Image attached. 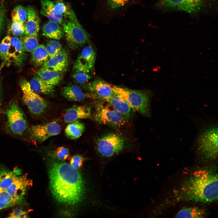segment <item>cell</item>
<instances>
[{
	"mask_svg": "<svg viewBox=\"0 0 218 218\" xmlns=\"http://www.w3.org/2000/svg\"><path fill=\"white\" fill-rule=\"evenodd\" d=\"M51 191L58 202L74 205L80 203L85 193L84 182L80 173L70 164L54 161L49 167Z\"/></svg>",
	"mask_w": 218,
	"mask_h": 218,
	"instance_id": "1",
	"label": "cell"
},
{
	"mask_svg": "<svg viewBox=\"0 0 218 218\" xmlns=\"http://www.w3.org/2000/svg\"><path fill=\"white\" fill-rule=\"evenodd\" d=\"M218 175L207 170L195 171L178 191L179 201L209 203L218 199Z\"/></svg>",
	"mask_w": 218,
	"mask_h": 218,
	"instance_id": "2",
	"label": "cell"
},
{
	"mask_svg": "<svg viewBox=\"0 0 218 218\" xmlns=\"http://www.w3.org/2000/svg\"><path fill=\"white\" fill-rule=\"evenodd\" d=\"M193 119L197 131L193 143L196 152L206 160H216L218 151L217 121L206 115Z\"/></svg>",
	"mask_w": 218,
	"mask_h": 218,
	"instance_id": "3",
	"label": "cell"
},
{
	"mask_svg": "<svg viewBox=\"0 0 218 218\" xmlns=\"http://www.w3.org/2000/svg\"><path fill=\"white\" fill-rule=\"evenodd\" d=\"M115 94L126 101L134 111L148 117L150 116V94L145 91L112 85Z\"/></svg>",
	"mask_w": 218,
	"mask_h": 218,
	"instance_id": "4",
	"label": "cell"
},
{
	"mask_svg": "<svg viewBox=\"0 0 218 218\" xmlns=\"http://www.w3.org/2000/svg\"><path fill=\"white\" fill-rule=\"evenodd\" d=\"M127 141L122 134L116 133L106 134L98 138L96 148L99 155L108 159L122 152L126 148Z\"/></svg>",
	"mask_w": 218,
	"mask_h": 218,
	"instance_id": "5",
	"label": "cell"
},
{
	"mask_svg": "<svg viewBox=\"0 0 218 218\" xmlns=\"http://www.w3.org/2000/svg\"><path fill=\"white\" fill-rule=\"evenodd\" d=\"M68 18L63 24L66 40L71 48L77 49L89 41V35L79 23L72 9Z\"/></svg>",
	"mask_w": 218,
	"mask_h": 218,
	"instance_id": "6",
	"label": "cell"
},
{
	"mask_svg": "<svg viewBox=\"0 0 218 218\" xmlns=\"http://www.w3.org/2000/svg\"><path fill=\"white\" fill-rule=\"evenodd\" d=\"M93 117L95 121L100 124L115 127L123 126L128 121V118L107 102L97 104Z\"/></svg>",
	"mask_w": 218,
	"mask_h": 218,
	"instance_id": "7",
	"label": "cell"
},
{
	"mask_svg": "<svg viewBox=\"0 0 218 218\" xmlns=\"http://www.w3.org/2000/svg\"><path fill=\"white\" fill-rule=\"evenodd\" d=\"M6 114L8 121L6 128L10 133L15 135H22L28 130V123L25 116L16 101L11 102Z\"/></svg>",
	"mask_w": 218,
	"mask_h": 218,
	"instance_id": "8",
	"label": "cell"
},
{
	"mask_svg": "<svg viewBox=\"0 0 218 218\" xmlns=\"http://www.w3.org/2000/svg\"><path fill=\"white\" fill-rule=\"evenodd\" d=\"M20 86L22 93L23 101L30 112L37 116L44 113L48 106V102L31 90L27 80H21Z\"/></svg>",
	"mask_w": 218,
	"mask_h": 218,
	"instance_id": "9",
	"label": "cell"
},
{
	"mask_svg": "<svg viewBox=\"0 0 218 218\" xmlns=\"http://www.w3.org/2000/svg\"><path fill=\"white\" fill-rule=\"evenodd\" d=\"M205 0H160L157 7L193 14L199 12Z\"/></svg>",
	"mask_w": 218,
	"mask_h": 218,
	"instance_id": "10",
	"label": "cell"
},
{
	"mask_svg": "<svg viewBox=\"0 0 218 218\" xmlns=\"http://www.w3.org/2000/svg\"><path fill=\"white\" fill-rule=\"evenodd\" d=\"M61 129L58 123L52 121L31 126L28 130L32 138L36 141L41 143L49 137L58 134Z\"/></svg>",
	"mask_w": 218,
	"mask_h": 218,
	"instance_id": "11",
	"label": "cell"
},
{
	"mask_svg": "<svg viewBox=\"0 0 218 218\" xmlns=\"http://www.w3.org/2000/svg\"><path fill=\"white\" fill-rule=\"evenodd\" d=\"M131 4L129 0H103L104 19H111L123 15Z\"/></svg>",
	"mask_w": 218,
	"mask_h": 218,
	"instance_id": "12",
	"label": "cell"
},
{
	"mask_svg": "<svg viewBox=\"0 0 218 218\" xmlns=\"http://www.w3.org/2000/svg\"><path fill=\"white\" fill-rule=\"evenodd\" d=\"M85 88L91 93L93 97L106 101L115 94L112 85L103 80L97 79L86 83Z\"/></svg>",
	"mask_w": 218,
	"mask_h": 218,
	"instance_id": "13",
	"label": "cell"
},
{
	"mask_svg": "<svg viewBox=\"0 0 218 218\" xmlns=\"http://www.w3.org/2000/svg\"><path fill=\"white\" fill-rule=\"evenodd\" d=\"M69 61L67 51L64 49L54 56L49 58L41 68L54 71L62 72L67 68Z\"/></svg>",
	"mask_w": 218,
	"mask_h": 218,
	"instance_id": "14",
	"label": "cell"
},
{
	"mask_svg": "<svg viewBox=\"0 0 218 218\" xmlns=\"http://www.w3.org/2000/svg\"><path fill=\"white\" fill-rule=\"evenodd\" d=\"M31 180L26 175L17 176L11 185L6 190L11 196L18 198H24L27 188L31 184Z\"/></svg>",
	"mask_w": 218,
	"mask_h": 218,
	"instance_id": "15",
	"label": "cell"
},
{
	"mask_svg": "<svg viewBox=\"0 0 218 218\" xmlns=\"http://www.w3.org/2000/svg\"><path fill=\"white\" fill-rule=\"evenodd\" d=\"M24 52L21 39L16 36L11 37L8 51V61L21 65L24 59Z\"/></svg>",
	"mask_w": 218,
	"mask_h": 218,
	"instance_id": "16",
	"label": "cell"
},
{
	"mask_svg": "<svg viewBox=\"0 0 218 218\" xmlns=\"http://www.w3.org/2000/svg\"><path fill=\"white\" fill-rule=\"evenodd\" d=\"M28 15L25 24V36H34L38 37L40 30V19L36 10L33 7L27 8Z\"/></svg>",
	"mask_w": 218,
	"mask_h": 218,
	"instance_id": "17",
	"label": "cell"
},
{
	"mask_svg": "<svg viewBox=\"0 0 218 218\" xmlns=\"http://www.w3.org/2000/svg\"><path fill=\"white\" fill-rule=\"evenodd\" d=\"M91 115V110L89 107L74 105L66 110L64 120L66 123H70L80 119L90 118Z\"/></svg>",
	"mask_w": 218,
	"mask_h": 218,
	"instance_id": "18",
	"label": "cell"
},
{
	"mask_svg": "<svg viewBox=\"0 0 218 218\" xmlns=\"http://www.w3.org/2000/svg\"><path fill=\"white\" fill-rule=\"evenodd\" d=\"M63 97L68 101L80 102L88 97H91V94L84 92L81 88L76 85H69L65 87L62 91Z\"/></svg>",
	"mask_w": 218,
	"mask_h": 218,
	"instance_id": "19",
	"label": "cell"
},
{
	"mask_svg": "<svg viewBox=\"0 0 218 218\" xmlns=\"http://www.w3.org/2000/svg\"><path fill=\"white\" fill-rule=\"evenodd\" d=\"M72 71L73 78L79 83H86L91 79V72L88 67L77 59L73 66Z\"/></svg>",
	"mask_w": 218,
	"mask_h": 218,
	"instance_id": "20",
	"label": "cell"
},
{
	"mask_svg": "<svg viewBox=\"0 0 218 218\" xmlns=\"http://www.w3.org/2000/svg\"><path fill=\"white\" fill-rule=\"evenodd\" d=\"M105 101L128 118L134 111L126 101L117 94Z\"/></svg>",
	"mask_w": 218,
	"mask_h": 218,
	"instance_id": "21",
	"label": "cell"
},
{
	"mask_svg": "<svg viewBox=\"0 0 218 218\" xmlns=\"http://www.w3.org/2000/svg\"><path fill=\"white\" fill-rule=\"evenodd\" d=\"M42 33L45 37L57 40L62 38L64 34L59 24L49 21L43 24Z\"/></svg>",
	"mask_w": 218,
	"mask_h": 218,
	"instance_id": "22",
	"label": "cell"
},
{
	"mask_svg": "<svg viewBox=\"0 0 218 218\" xmlns=\"http://www.w3.org/2000/svg\"><path fill=\"white\" fill-rule=\"evenodd\" d=\"M40 2L41 6L40 13L42 15L47 17L49 21L59 24H63L64 17L55 13L52 1L40 0Z\"/></svg>",
	"mask_w": 218,
	"mask_h": 218,
	"instance_id": "23",
	"label": "cell"
},
{
	"mask_svg": "<svg viewBox=\"0 0 218 218\" xmlns=\"http://www.w3.org/2000/svg\"><path fill=\"white\" fill-rule=\"evenodd\" d=\"M96 58V53L91 45L86 46L82 50L77 59L87 65L91 73H94Z\"/></svg>",
	"mask_w": 218,
	"mask_h": 218,
	"instance_id": "24",
	"label": "cell"
},
{
	"mask_svg": "<svg viewBox=\"0 0 218 218\" xmlns=\"http://www.w3.org/2000/svg\"><path fill=\"white\" fill-rule=\"evenodd\" d=\"M29 83L31 90L37 94H49L54 91V86L46 83L38 76L33 77Z\"/></svg>",
	"mask_w": 218,
	"mask_h": 218,
	"instance_id": "25",
	"label": "cell"
},
{
	"mask_svg": "<svg viewBox=\"0 0 218 218\" xmlns=\"http://www.w3.org/2000/svg\"><path fill=\"white\" fill-rule=\"evenodd\" d=\"M62 73L41 67L38 71L37 74L46 83L54 86L58 85L62 80L63 74Z\"/></svg>",
	"mask_w": 218,
	"mask_h": 218,
	"instance_id": "26",
	"label": "cell"
},
{
	"mask_svg": "<svg viewBox=\"0 0 218 218\" xmlns=\"http://www.w3.org/2000/svg\"><path fill=\"white\" fill-rule=\"evenodd\" d=\"M19 169L11 171L4 167H0V188L6 190L11 185L15 177L21 174Z\"/></svg>",
	"mask_w": 218,
	"mask_h": 218,
	"instance_id": "27",
	"label": "cell"
},
{
	"mask_svg": "<svg viewBox=\"0 0 218 218\" xmlns=\"http://www.w3.org/2000/svg\"><path fill=\"white\" fill-rule=\"evenodd\" d=\"M84 124L79 120L70 122L66 127L65 134L66 137L71 140H75L80 137L85 131Z\"/></svg>",
	"mask_w": 218,
	"mask_h": 218,
	"instance_id": "28",
	"label": "cell"
},
{
	"mask_svg": "<svg viewBox=\"0 0 218 218\" xmlns=\"http://www.w3.org/2000/svg\"><path fill=\"white\" fill-rule=\"evenodd\" d=\"M31 53V61L36 67L42 66L48 59L49 56L46 47L44 45H38Z\"/></svg>",
	"mask_w": 218,
	"mask_h": 218,
	"instance_id": "29",
	"label": "cell"
},
{
	"mask_svg": "<svg viewBox=\"0 0 218 218\" xmlns=\"http://www.w3.org/2000/svg\"><path fill=\"white\" fill-rule=\"evenodd\" d=\"M204 211L198 207H190L183 209L176 215V218H201L205 217Z\"/></svg>",
	"mask_w": 218,
	"mask_h": 218,
	"instance_id": "30",
	"label": "cell"
},
{
	"mask_svg": "<svg viewBox=\"0 0 218 218\" xmlns=\"http://www.w3.org/2000/svg\"><path fill=\"white\" fill-rule=\"evenodd\" d=\"M0 201L11 207L23 203L25 200L24 198H18L12 196L6 190L0 188Z\"/></svg>",
	"mask_w": 218,
	"mask_h": 218,
	"instance_id": "31",
	"label": "cell"
},
{
	"mask_svg": "<svg viewBox=\"0 0 218 218\" xmlns=\"http://www.w3.org/2000/svg\"><path fill=\"white\" fill-rule=\"evenodd\" d=\"M54 12L58 15H61L68 18L71 13L72 8L62 0L52 1Z\"/></svg>",
	"mask_w": 218,
	"mask_h": 218,
	"instance_id": "32",
	"label": "cell"
},
{
	"mask_svg": "<svg viewBox=\"0 0 218 218\" xmlns=\"http://www.w3.org/2000/svg\"><path fill=\"white\" fill-rule=\"evenodd\" d=\"M27 15V8L21 5L17 6L12 13V21H18L25 25Z\"/></svg>",
	"mask_w": 218,
	"mask_h": 218,
	"instance_id": "33",
	"label": "cell"
},
{
	"mask_svg": "<svg viewBox=\"0 0 218 218\" xmlns=\"http://www.w3.org/2000/svg\"><path fill=\"white\" fill-rule=\"evenodd\" d=\"M25 51L32 52L38 45L37 37L34 36H25L21 39Z\"/></svg>",
	"mask_w": 218,
	"mask_h": 218,
	"instance_id": "34",
	"label": "cell"
},
{
	"mask_svg": "<svg viewBox=\"0 0 218 218\" xmlns=\"http://www.w3.org/2000/svg\"><path fill=\"white\" fill-rule=\"evenodd\" d=\"M45 47L49 58L55 56L63 49L61 44L56 40L48 41Z\"/></svg>",
	"mask_w": 218,
	"mask_h": 218,
	"instance_id": "35",
	"label": "cell"
},
{
	"mask_svg": "<svg viewBox=\"0 0 218 218\" xmlns=\"http://www.w3.org/2000/svg\"><path fill=\"white\" fill-rule=\"evenodd\" d=\"M11 37H5L0 43V54L5 60L8 61V51L10 44Z\"/></svg>",
	"mask_w": 218,
	"mask_h": 218,
	"instance_id": "36",
	"label": "cell"
},
{
	"mask_svg": "<svg viewBox=\"0 0 218 218\" xmlns=\"http://www.w3.org/2000/svg\"><path fill=\"white\" fill-rule=\"evenodd\" d=\"M11 31L14 35L17 36L25 34V25L19 21H12Z\"/></svg>",
	"mask_w": 218,
	"mask_h": 218,
	"instance_id": "37",
	"label": "cell"
},
{
	"mask_svg": "<svg viewBox=\"0 0 218 218\" xmlns=\"http://www.w3.org/2000/svg\"><path fill=\"white\" fill-rule=\"evenodd\" d=\"M69 154V150L63 146L58 147L53 152L54 156L61 161H63L66 159L68 157Z\"/></svg>",
	"mask_w": 218,
	"mask_h": 218,
	"instance_id": "38",
	"label": "cell"
},
{
	"mask_svg": "<svg viewBox=\"0 0 218 218\" xmlns=\"http://www.w3.org/2000/svg\"><path fill=\"white\" fill-rule=\"evenodd\" d=\"M27 212L20 208H17L14 209L9 214L7 218H26L28 217Z\"/></svg>",
	"mask_w": 218,
	"mask_h": 218,
	"instance_id": "39",
	"label": "cell"
},
{
	"mask_svg": "<svg viewBox=\"0 0 218 218\" xmlns=\"http://www.w3.org/2000/svg\"><path fill=\"white\" fill-rule=\"evenodd\" d=\"M84 159L82 156L79 155H75L71 158L70 164L74 168L78 169L82 165Z\"/></svg>",
	"mask_w": 218,
	"mask_h": 218,
	"instance_id": "40",
	"label": "cell"
},
{
	"mask_svg": "<svg viewBox=\"0 0 218 218\" xmlns=\"http://www.w3.org/2000/svg\"><path fill=\"white\" fill-rule=\"evenodd\" d=\"M5 10L4 5L0 1V35L4 27L5 18Z\"/></svg>",
	"mask_w": 218,
	"mask_h": 218,
	"instance_id": "41",
	"label": "cell"
},
{
	"mask_svg": "<svg viewBox=\"0 0 218 218\" xmlns=\"http://www.w3.org/2000/svg\"><path fill=\"white\" fill-rule=\"evenodd\" d=\"M9 207H10V206L9 205L2 202L0 201V210Z\"/></svg>",
	"mask_w": 218,
	"mask_h": 218,
	"instance_id": "42",
	"label": "cell"
},
{
	"mask_svg": "<svg viewBox=\"0 0 218 218\" xmlns=\"http://www.w3.org/2000/svg\"><path fill=\"white\" fill-rule=\"evenodd\" d=\"M2 101V95L1 87L0 81V106H1Z\"/></svg>",
	"mask_w": 218,
	"mask_h": 218,
	"instance_id": "43",
	"label": "cell"
},
{
	"mask_svg": "<svg viewBox=\"0 0 218 218\" xmlns=\"http://www.w3.org/2000/svg\"><path fill=\"white\" fill-rule=\"evenodd\" d=\"M131 4H136L139 2L140 0H129Z\"/></svg>",
	"mask_w": 218,
	"mask_h": 218,
	"instance_id": "44",
	"label": "cell"
}]
</instances>
